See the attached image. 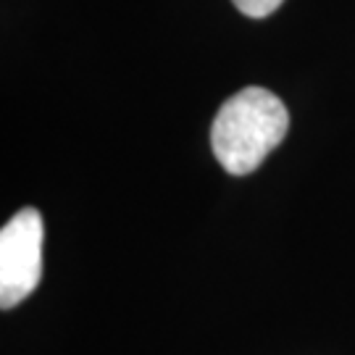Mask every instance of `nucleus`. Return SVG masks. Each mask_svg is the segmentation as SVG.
Returning <instances> with one entry per match:
<instances>
[{"label":"nucleus","mask_w":355,"mask_h":355,"mask_svg":"<svg viewBox=\"0 0 355 355\" xmlns=\"http://www.w3.org/2000/svg\"><path fill=\"white\" fill-rule=\"evenodd\" d=\"M290 129L287 105L263 87L234 92L214 119L211 148L216 161L232 177L253 174Z\"/></svg>","instance_id":"nucleus-1"},{"label":"nucleus","mask_w":355,"mask_h":355,"mask_svg":"<svg viewBox=\"0 0 355 355\" xmlns=\"http://www.w3.org/2000/svg\"><path fill=\"white\" fill-rule=\"evenodd\" d=\"M45 227L37 208H21L0 229V308L11 311L37 290Z\"/></svg>","instance_id":"nucleus-2"},{"label":"nucleus","mask_w":355,"mask_h":355,"mask_svg":"<svg viewBox=\"0 0 355 355\" xmlns=\"http://www.w3.org/2000/svg\"><path fill=\"white\" fill-rule=\"evenodd\" d=\"M234 8L250 19H263V16H271V13L279 8L284 0H232Z\"/></svg>","instance_id":"nucleus-3"}]
</instances>
